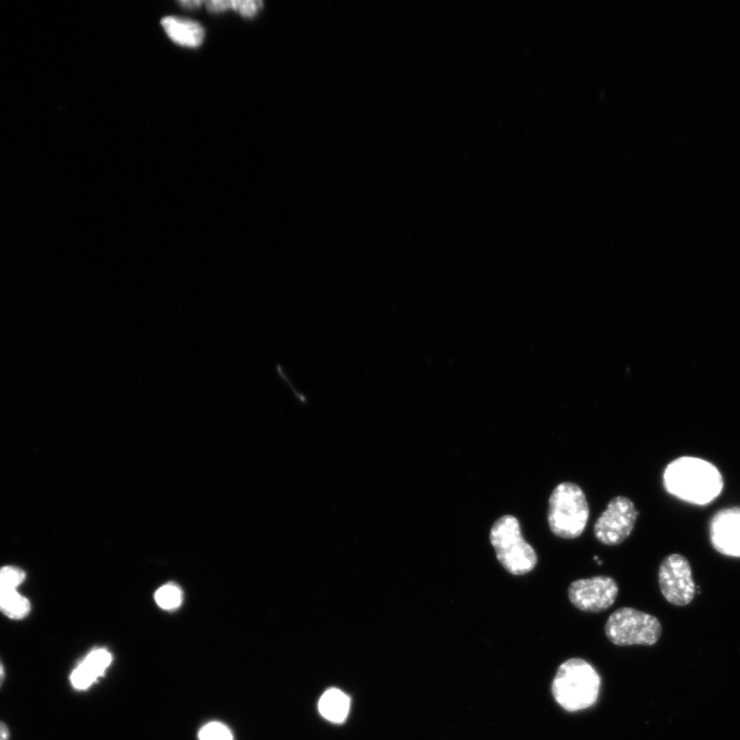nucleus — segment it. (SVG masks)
Returning <instances> with one entry per match:
<instances>
[{"instance_id":"4","label":"nucleus","mask_w":740,"mask_h":740,"mask_svg":"<svg viewBox=\"0 0 740 740\" xmlns=\"http://www.w3.org/2000/svg\"><path fill=\"white\" fill-rule=\"evenodd\" d=\"M589 518V505L582 489L572 483L555 488L549 498L548 525L563 539H576L584 532Z\"/></svg>"},{"instance_id":"13","label":"nucleus","mask_w":740,"mask_h":740,"mask_svg":"<svg viewBox=\"0 0 740 740\" xmlns=\"http://www.w3.org/2000/svg\"><path fill=\"white\" fill-rule=\"evenodd\" d=\"M31 611L30 602L17 591L0 595V612L14 620L26 618Z\"/></svg>"},{"instance_id":"11","label":"nucleus","mask_w":740,"mask_h":740,"mask_svg":"<svg viewBox=\"0 0 740 740\" xmlns=\"http://www.w3.org/2000/svg\"><path fill=\"white\" fill-rule=\"evenodd\" d=\"M162 26L170 39L179 46L198 48L204 42L205 30L196 21L167 17L162 20Z\"/></svg>"},{"instance_id":"8","label":"nucleus","mask_w":740,"mask_h":740,"mask_svg":"<svg viewBox=\"0 0 740 740\" xmlns=\"http://www.w3.org/2000/svg\"><path fill=\"white\" fill-rule=\"evenodd\" d=\"M617 582L608 576L574 581L568 591L571 603L580 611L600 613L613 606L618 596Z\"/></svg>"},{"instance_id":"18","label":"nucleus","mask_w":740,"mask_h":740,"mask_svg":"<svg viewBox=\"0 0 740 740\" xmlns=\"http://www.w3.org/2000/svg\"><path fill=\"white\" fill-rule=\"evenodd\" d=\"M207 9L210 13H222L232 9L231 0H212V2L206 3Z\"/></svg>"},{"instance_id":"10","label":"nucleus","mask_w":740,"mask_h":740,"mask_svg":"<svg viewBox=\"0 0 740 740\" xmlns=\"http://www.w3.org/2000/svg\"><path fill=\"white\" fill-rule=\"evenodd\" d=\"M111 655L105 649L92 651L70 676L73 688L87 690L102 677L111 663Z\"/></svg>"},{"instance_id":"9","label":"nucleus","mask_w":740,"mask_h":740,"mask_svg":"<svg viewBox=\"0 0 740 740\" xmlns=\"http://www.w3.org/2000/svg\"><path fill=\"white\" fill-rule=\"evenodd\" d=\"M714 548L727 557L740 558V508L723 509L716 513L710 526Z\"/></svg>"},{"instance_id":"15","label":"nucleus","mask_w":740,"mask_h":740,"mask_svg":"<svg viewBox=\"0 0 740 740\" xmlns=\"http://www.w3.org/2000/svg\"><path fill=\"white\" fill-rule=\"evenodd\" d=\"M25 579V572L17 567L7 566L0 568V595L17 591Z\"/></svg>"},{"instance_id":"5","label":"nucleus","mask_w":740,"mask_h":740,"mask_svg":"<svg viewBox=\"0 0 740 740\" xmlns=\"http://www.w3.org/2000/svg\"><path fill=\"white\" fill-rule=\"evenodd\" d=\"M606 636L611 643L620 647L653 646L662 633L660 621L634 608H620L608 619Z\"/></svg>"},{"instance_id":"7","label":"nucleus","mask_w":740,"mask_h":740,"mask_svg":"<svg viewBox=\"0 0 740 740\" xmlns=\"http://www.w3.org/2000/svg\"><path fill=\"white\" fill-rule=\"evenodd\" d=\"M639 512L626 497L612 499L595 525V536L602 544L615 546L631 536Z\"/></svg>"},{"instance_id":"1","label":"nucleus","mask_w":740,"mask_h":740,"mask_svg":"<svg viewBox=\"0 0 740 740\" xmlns=\"http://www.w3.org/2000/svg\"><path fill=\"white\" fill-rule=\"evenodd\" d=\"M666 491L680 500L707 505L722 493V474L712 463L693 457H682L665 468Z\"/></svg>"},{"instance_id":"16","label":"nucleus","mask_w":740,"mask_h":740,"mask_svg":"<svg viewBox=\"0 0 740 740\" xmlns=\"http://www.w3.org/2000/svg\"><path fill=\"white\" fill-rule=\"evenodd\" d=\"M200 740H234L231 730L224 724H207L199 734Z\"/></svg>"},{"instance_id":"14","label":"nucleus","mask_w":740,"mask_h":740,"mask_svg":"<svg viewBox=\"0 0 740 740\" xmlns=\"http://www.w3.org/2000/svg\"><path fill=\"white\" fill-rule=\"evenodd\" d=\"M155 600L158 606L164 610H176L183 601L182 590L176 584H166L157 590Z\"/></svg>"},{"instance_id":"2","label":"nucleus","mask_w":740,"mask_h":740,"mask_svg":"<svg viewBox=\"0 0 740 740\" xmlns=\"http://www.w3.org/2000/svg\"><path fill=\"white\" fill-rule=\"evenodd\" d=\"M602 679L589 662L572 658L560 665L551 685L552 695L569 713L594 707L599 699Z\"/></svg>"},{"instance_id":"20","label":"nucleus","mask_w":740,"mask_h":740,"mask_svg":"<svg viewBox=\"0 0 740 740\" xmlns=\"http://www.w3.org/2000/svg\"><path fill=\"white\" fill-rule=\"evenodd\" d=\"M9 739H10L9 727L4 722H0V740H9Z\"/></svg>"},{"instance_id":"3","label":"nucleus","mask_w":740,"mask_h":740,"mask_svg":"<svg viewBox=\"0 0 740 740\" xmlns=\"http://www.w3.org/2000/svg\"><path fill=\"white\" fill-rule=\"evenodd\" d=\"M490 540L499 563L508 573L522 576L536 568L537 553L524 539L521 524L516 517H500L491 529Z\"/></svg>"},{"instance_id":"12","label":"nucleus","mask_w":740,"mask_h":740,"mask_svg":"<svg viewBox=\"0 0 740 740\" xmlns=\"http://www.w3.org/2000/svg\"><path fill=\"white\" fill-rule=\"evenodd\" d=\"M319 711L325 719L333 723H343L350 711V698L341 690L330 689L322 695Z\"/></svg>"},{"instance_id":"19","label":"nucleus","mask_w":740,"mask_h":740,"mask_svg":"<svg viewBox=\"0 0 740 740\" xmlns=\"http://www.w3.org/2000/svg\"><path fill=\"white\" fill-rule=\"evenodd\" d=\"M179 4L187 9H195L202 6L204 2H201V0H187V2H180Z\"/></svg>"},{"instance_id":"21","label":"nucleus","mask_w":740,"mask_h":740,"mask_svg":"<svg viewBox=\"0 0 740 740\" xmlns=\"http://www.w3.org/2000/svg\"><path fill=\"white\" fill-rule=\"evenodd\" d=\"M5 679H6L5 666H4L3 662H2V660H0V687L3 686V684L5 682Z\"/></svg>"},{"instance_id":"17","label":"nucleus","mask_w":740,"mask_h":740,"mask_svg":"<svg viewBox=\"0 0 740 740\" xmlns=\"http://www.w3.org/2000/svg\"><path fill=\"white\" fill-rule=\"evenodd\" d=\"M264 4L258 0H233L232 10L246 18L254 17Z\"/></svg>"},{"instance_id":"6","label":"nucleus","mask_w":740,"mask_h":740,"mask_svg":"<svg viewBox=\"0 0 740 740\" xmlns=\"http://www.w3.org/2000/svg\"><path fill=\"white\" fill-rule=\"evenodd\" d=\"M658 580L660 590L670 604L684 607L689 605L696 594L692 569L688 560L681 554H671L660 565Z\"/></svg>"}]
</instances>
